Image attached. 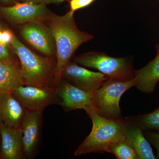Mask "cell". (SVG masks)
Here are the masks:
<instances>
[{
  "instance_id": "13",
  "label": "cell",
  "mask_w": 159,
  "mask_h": 159,
  "mask_svg": "<svg viewBox=\"0 0 159 159\" xmlns=\"http://www.w3.org/2000/svg\"><path fill=\"white\" fill-rule=\"evenodd\" d=\"M25 111L11 93L0 94V124L19 127Z\"/></svg>"
},
{
  "instance_id": "14",
  "label": "cell",
  "mask_w": 159,
  "mask_h": 159,
  "mask_svg": "<svg viewBox=\"0 0 159 159\" xmlns=\"http://www.w3.org/2000/svg\"><path fill=\"white\" fill-rule=\"evenodd\" d=\"M125 140L137 153L139 159H155L149 142L143 135L142 129L126 118Z\"/></svg>"
},
{
  "instance_id": "2",
  "label": "cell",
  "mask_w": 159,
  "mask_h": 159,
  "mask_svg": "<svg viewBox=\"0 0 159 159\" xmlns=\"http://www.w3.org/2000/svg\"><path fill=\"white\" fill-rule=\"evenodd\" d=\"M84 110L93 122L90 134L75 151V156L92 152H109L118 142L125 139V119H108L99 116L94 107Z\"/></svg>"
},
{
  "instance_id": "18",
  "label": "cell",
  "mask_w": 159,
  "mask_h": 159,
  "mask_svg": "<svg viewBox=\"0 0 159 159\" xmlns=\"http://www.w3.org/2000/svg\"><path fill=\"white\" fill-rule=\"evenodd\" d=\"M118 159H139L134 150L125 140L122 139L116 144L111 151Z\"/></svg>"
},
{
  "instance_id": "4",
  "label": "cell",
  "mask_w": 159,
  "mask_h": 159,
  "mask_svg": "<svg viewBox=\"0 0 159 159\" xmlns=\"http://www.w3.org/2000/svg\"><path fill=\"white\" fill-rule=\"evenodd\" d=\"M74 61L83 66L98 70L111 79L129 80L134 77V70L127 57H112L103 53L91 52L77 56Z\"/></svg>"
},
{
  "instance_id": "17",
  "label": "cell",
  "mask_w": 159,
  "mask_h": 159,
  "mask_svg": "<svg viewBox=\"0 0 159 159\" xmlns=\"http://www.w3.org/2000/svg\"><path fill=\"white\" fill-rule=\"evenodd\" d=\"M127 118L142 130L159 132V107L150 113Z\"/></svg>"
},
{
  "instance_id": "21",
  "label": "cell",
  "mask_w": 159,
  "mask_h": 159,
  "mask_svg": "<svg viewBox=\"0 0 159 159\" xmlns=\"http://www.w3.org/2000/svg\"><path fill=\"white\" fill-rule=\"evenodd\" d=\"M148 141L157 149V157H159V133H151L147 135Z\"/></svg>"
},
{
  "instance_id": "15",
  "label": "cell",
  "mask_w": 159,
  "mask_h": 159,
  "mask_svg": "<svg viewBox=\"0 0 159 159\" xmlns=\"http://www.w3.org/2000/svg\"><path fill=\"white\" fill-rule=\"evenodd\" d=\"M157 48V54L154 59L142 69L135 70L134 86L145 93H153L159 81V44Z\"/></svg>"
},
{
  "instance_id": "20",
  "label": "cell",
  "mask_w": 159,
  "mask_h": 159,
  "mask_svg": "<svg viewBox=\"0 0 159 159\" xmlns=\"http://www.w3.org/2000/svg\"><path fill=\"white\" fill-rule=\"evenodd\" d=\"M95 0H71L70 2V11L75 12L78 9L89 6Z\"/></svg>"
},
{
  "instance_id": "3",
  "label": "cell",
  "mask_w": 159,
  "mask_h": 159,
  "mask_svg": "<svg viewBox=\"0 0 159 159\" xmlns=\"http://www.w3.org/2000/svg\"><path fill=\"white\" fill-rule=\"evenodd\" d=\"M10 44L19 59L23 85L56 88V64L50 58L31 51L15 35Z\"/></svg>"
},
{
  "instance_id": "6",
  "label": "cell",
  "mask_w": 159,
  "mask_h": 159,
  "mask_svg": "<svg viewBox=\"0 0 159 159\" xmlns=\"http://www.w3.org/2000/svg\"><path fill=\"white\" fill-rule=\"evenodd\" d=\"M11 93L25 111L43 112L49 106L59 105L61 100L57 88L23 85Z\"/></svg>"
},
{
  "instance_id": "1",
  "label": "cell",
  "mask_w": 159,
  "mask_h": 159,
  "mask_svg": "<svg viewBox=\"0 0 159 159\" xmlns=\"http://www.w3.org/2000/svg\"><path fill=\"white\" fill-rule=\"evenodd\" d=\"M74 12L63 16L53 15L48 20L49 28L57 48V62L55 70V84L57 88L61 79L64 69L78 48L93 38L92 34L80 31L74 20Z\"/></svg>"
},
{
  "instance_id": "24",
  "label": "cell",
  "mask_w": 159,
  "mask_h": 159,
  "mask_svg": "<svg viewBox=\"0 0 159 159\" xmlns=\"http://www.w3.org/2000/svg\"><path fill=\"white\" fill-rule=\"evenodd\" d=\"M2 2H4L5 3H8L9 2H11V1H13V0H1Z\"/></svg>"
},
{
  "instance_id": "8",
  "label": "cell",
  "mask_w": 159,
  "mask_h": 159,
  "mask_svg": "<svg viewBox=\"0 0 159 159\" xmlns=\"http://www.w3.org/2000/svg\"><path fill=\"white\" fill-rule=\"evenodd\" d=\"M61 79L83 90L94 92L109 79L100 72H95L80 66L76 63L70 62L63 71Z\"/></svg>"
},
{
  "instance_id": "12",
  "label": "cell",
  "mask_w": 159,
  "mask_h": 159,
  "mask_svg": "<svg viewBox=\"0 0 159 159\" xmlns=\"http://www.w3.org/2000/svg\"><path fill=\"white\" fill-rule=\"evenodd\" d=\"M0 131L2 139L0 159H26L23 148L21 126L9 127L0 124Z\"/></svg>"
},
{
  "instance_id": "11",
  "label": "cell",
  "mask_w": 159,
  "mask_h": 159,
  "mask_svg": "<svg viewBox=\"0 0 159 159\" xmlns=\"http://www.w3.org/2000/svg\"><path fill=\"white\" fill-rule=\"evenodd\" d=\"M42 112L25 111L21 126L23 148L26 159L34 156L39 142L42 122Z\"/></svg>"
},
{
  "instance_id": "9",
  "label": "cell",
  "mask_w": 159,
  "mask_h": 159,
  "mask_svg": "<svg viewBox=\"0 0 159 159\" xmlns=\"http://www.w3.org/2000/svg\"><path fill=\"white\" fill-rule=\"evenodd\" d=\"M57 89L61 99L59 105L66 111L84 109L86 106L94 107V92L83 90L61 79Z\"/></svg>"
},
{
  "instance_id": "25",
  "label": "cell",
  "mask_w": 159,
  "mask_h": 159,
  "mask_svg": "<svg viewBox=\"0 0 159 159\" xmlns=\"http://www.w3.org/2000/svg\"><path fill=\"white\" fill-rule=\"evenodd\" d=\"M1 141H2V139H1V131H0V155H1Z\"/></svg>"
},
{
  "instance_id": "22",
  "label": "cell",
  "mask_w": 159,
  "mask_h": 159,
  "mask_svg": "<svg viewBox=\"0 0 159 159\" xmlns=\"http://www.w3.org/2000/svg\"><path fill=\"white\" fill-rule=\"evenodd\" d=\"M13 35L14 34L9 30H5L2 31V39L3 43L6 45L10 44L13 38Z\"/></svg>"
},
{
  "instance_id": "26",
  "label": "cell",
  "mask_w": 159,
  "mask_h": 159,
  "mask_svg": "<svg viewBox=\"0 0 159 159\" xmlns=\"http://www.w3.org/2000/svg\"></svg>"
},
{
  "instance_id": "19",
  "label": "cell",
  "mask_w": 159,
  "mask_h": 159,
  "mask_svg": "<svg viewBox=\"0 0 159 159\" xmlns=\"http://www.w3.org/2000/svg\"><path fill=\"white\" fill-rule=\"evenodd\" d=\"M0 61L8 63H16L20 65V62L16 61L10 55L6 46L0 44Z\"/></svg>"
},
{
  "instance_id": "23",
  "label": "cell",
  "mask_w": 159,
  "mask_h": 159,
  "mask_svg": "<svg viewBox=\"0 0 159 159\" xmlns=\"http://www.w3.org/2000/svg\"><path fill=\"white\" fill-rule=\"evenodd\" d=\"M25 2L36 3V4H51V3H59L63 2L65 0H23Z\"/></svg>"
},
{
  "instance_id": "10",
  "label": "cell",
  "mask_w": 159,
  "mask_h": 159,
  "mask_svg": "<svg viewBox=\"0 0 159 159\" xmlns=\"http://www.w3.org/2000/svg\"><path fill=\"white\" fill-rule=\"evenodd\" d=\"M21 34L26 41L40 52L48 56L54 54V38L49 28L41 23H26Z\"/></svg>"
},
{
  "instance_id": "7",
  "label": "cell",
  "mask_w": 159,
  "mask_h": 159,
  "mask_svg": "<svg viewBox=\"0 0 159 159\" xmlns=\"http://www.w3.org/2000/svg\"><path fill=\"white\" fill-rule=\"evenodd\" d=\"M45 5L29 2H16L12 6L0 7V12L13 24L31 22L41 23L48 20L51 16Z\"/></svg>"
},
{
  "instance_id": "5",
  "label": "cell",
  "mask_w": 159,
  "mask_h": 159,
  "mask_svg": "<svg viewBox=\"0 0 159 159\" xmlns=\"http://www.w3.org/2000/svg\"><path fill=\"white\" fill-rule=\"evenodd\" d=\"M134 79L129 80L109 78L94 92V107L101 116L122 119L119 102L122 95L134 86Z\"/></svg>"
},
{
  "instance_id": "16",
  "label": "cell",
  "mask_w": 159,
  "mask_h": 159,
  "mask_svg": "<svg viewBox=\"0 0 159 159\" xmlns=\"http://www.w3.org/2000/svg\"><path fill=\"white\" fill-rule=\"evenodd\" d=\"M23 85L20 65L0 61V94L11 93Z\"/></svg>"
}]
</instances>
